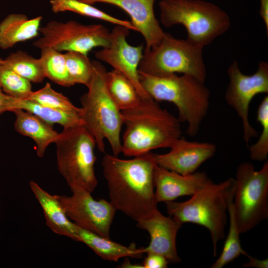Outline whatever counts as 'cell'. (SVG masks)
I'll use <instances>...</instances> for the list:
<instances>
[{"label":"cell","instance_id":"obj_1","mask_svg":"<svg viewBox=\"0 0 268 268\" xmlns=\"http://www.w3.org/2000/svg\"><path fill=\"white\" fill-rule=\"evenodd\" d=\"M110 202L115 207L137 221L157 207L154 199L151 152L121 159L105 154L102 160Z\"/></svg>","mask_w":268,"mask_h":268},{"label":"cell","instance_id":"obj_2","mask_svg":"<svg viewBox=\"0 0 268 268\" xmlns=\"http://www.w3.org/2000/svg\"><path fill=\"white\" fill-rule=\"evenodd\" d=\"M125 129L121 139L126 157L159 148H170L181 135L180 122L152 98L141 99L134 108L121 111Z\"/></svg>","mask_w":268,"mask_h":268},{"label":"cell","instance_id":"obj_3","mask_svg":"<svg viewBox=\"0 0 268 268\" xmlns=\"http://www.w3.org/2000/svg\"><path fill=\"white\" fill-rule=\"evenodd\" d=\"M138 72L140 84L149 96L174 104L180 123H187L188 135H196L209 105L210 91L204 82L186 74L154 76Z\"/></svg>","mask_w":268,"mask_h":268},{"label":"cell","instance_id":"obj_4","mask_svg":"<svg viewBox=\"0 0 268 268\" xmlns=\"http://www.w3.org/2000/svg\"><path fill=\"white\" fill-rule=\"evenodd\" d=\"M235 180L230 178L219 183L212 180L182 202H165L169 216L181 223L197 224L209 232L213 254L216 256L219 242L225 237L228 207L233 199Z\"/></svg>","mask_w":268,"mask_h":268},{"label":"cell","instance_id":"obj_5","mask_svg":"<svg viewBox=\"0 0 268 268\" xmlns=\"http://www.w3.org/2000/svg\"><path fill=\"white\" fill-rule=\"evenodd\" d=\"M92 62V74L86 86L88 90L80 99L83 126L94 137L101 152H105L104 141L107 140L113 154L118 156L122 151L121 111L107 89L105 67L99 61Z\"/></svg>","mask_w":268,"mask_h":268},{"label":"cell","instance_id":"obj_6","mask_svg":"<svg viewBox=\"0 0 268 268\" xmlns=\"http://www.w3.org/2000/svg\"><path fill=\"white\" fill-rule=\"evenodd\" d=\"M160 20L167 27L183 25L187 40L204 47L230 28V18L218 5L202 0H162Z\"/></svg>","mask_w":268,"mask_h":268},{"label":"cell","instance_id":"obj_7","mask_svg":"<svg viewBox=\"0 0 268 268\" xmlns=\"http://www.w3.org/2000/svg\"><path fill=\"white\" fill-rule=\"evenodd\" d=\"M57 168L71 191L93 192L98 184L95 173V140L83 125L64 128L55 141Z\"/></svg>","mask_w":268,"mask_h":268},{"label":"cell","instance_id":"obj_8","mask_svg":"<svg viewBox=\"0 0 268 268\" xmlns=\"http://www.w3.org/2000/svg\"><path fill=\"white\" fill-rule=\"evenodd\" d=\"M203 48L187 39H177L164 33L157 45L144 50L138 71L154 76L186 74L204 82L206 70Z\"/></svg>","mask_w":268,"mask_h":268},{"label":"cell","instance_id":"obj_9","mask_svg":"<svg viewBox=\"0 0 268 268\" xmlns=\"http://www.w3.org/2000/svg\"><path fill=\"white\" fill-rule=\"evenodd\" d=\"M234 180L232 207L241 234L268 218V161L259 170L251 163H241Z\"/></svg>","mask_w":268,"mask_h":268},{"label":"cell","instance_id":"obj_10","mask_svg":"<svg viewBox=\"0 0 268 268\" xmlns=\"http://www.w3.org/2000/svg\"><path fill=\"white\" fill-rule=\"evenodd\" d=\"M41 37L33 43L42 49L76 52L87 55L96 47H105L110 41V32L102 24H83L70 20L51 21L40 27Z\"/></svg>","mask_w":268,"mask_h":268},{"label":"cell","instance_id":"obj_11","mask_svg":"<svg viewBox=\"0 0 268 268\" xmlns=\"http://www.w3.org/2000/svg\"><path fill=\"white\" fill-rule=\"evenodd\" d=\"M229 82L225 93V100L235 110L240 118L243 130V139L247 144L258 136V132L249 120L250 103L254 97L268 93V63L261 61L252 75H246L234 61L227 69Z\"/></svg>","mask_w":268,"mask_h":268},{"label":"cell","instance_id":"obj_12","mask_svg":"<svg viewBox=\"0 0 268 268\" xmlns=\"http://www.w3.org/2000/svg\"><path fill=\"white\" fill-rule=\"evenodd\" d=\"M71 192L69 196L58 195L69 219L86 230L110 238L111 226L117 210L114 205L104 199L94 200L91 193L85 190Z\"/></svg>","mask_w":268,"mask_h":268},{"label":"cell","instance_id":"obj_13","mask_svg":"<svg viewBox=\"0 0 268 268\" xmlns=\"http://www.w3.org/2000/svg\"><path fill=\"white\" fill-rule=\"evenodd\" d=\"M129 34V29L127 28L116 25L110 32L109 45L95 52V57L126 76L135 87L141 99L150 98L140 84L138 72L143 54V45H130L127 41Z\"/></svg>","mask_w":268,"mask_h":268},{"label":"cell","instance_id":"obj_14","mask_svg":"<svg viewBox=\"0 0 268 268\" xmlns=\"http://www.w3.org/2000/svg\"><path fill=\"white\" fill-rule=\"evenodd\" d=\"M164 154L151 152L157 165L183 175L196 172L200 166L211 158L216 150V146L207 142L189 141L180 137Z\"/></svg>","mask_w":268,"mask_h":268},{"label":"cell","instance_id":"obj_15","mask_svg":"<svg viewBox=\"0 0 268 268\" xmlns=\"http://www.w3.org/2000/svg\"><path fill=\"white\" fill-rule=\"evenodd\" d=\"M136 222V226L146 231L150 236L149 245L143 248L144 253L159 254L172 263L181 261L177 253L176 237L183 224L163 215L157 208Z\"/></svg>","mask_w":268,"mask_h":268},{"label":"cell","instance_id":"obj_16","mask_svg":"<svg viewBox=\"0 0 268 268\" xmlns=\"http://www.w3.org/2000/svg\"><path fill=\"white\" fill-rule=\"evenodd\" d=\"M211 180L204 172L183 175L155 164L153 171L155 201L157 204L173 201L182 196H192Z\"/></svg>","mask_w":268,"mask_h":268},{"label":"cell","instance_id":"obj_17","mask_svg":"<svg viewBox=\"0 0 268 268\" xmlns=\"http://www.w3.org/2000/svg\"><path fill=\"white\" fill-rule=\"evenodd\" d=\"M92 4L103 2L117 6L124 10L131 18V23L143 37L146 47L149 49L157 45L164 32L160 26L154 11L155 0H79Z\"/></svg>","mask_w":268,"mask_h":268},{"label":"cell","instance_id":"obj_18","mask_svg":"<svg viewBox=\"0 0 268 268\" xmlns=\"http://www.w3.org/2000/svg\"><path fill=\"white\" fill-rule=\"evenodd\" d=\"M29 186L43 210L48 227L58 235L79 242L77 225L67 215L58 195L50 194L34 181L29 182Z\"/></svg>","mask_w":268,"mask_h":268},{"label":"cell","instance_id":"obj_19","mask_svg":"<svg viewBox=\"0 0 268 268\" xmlns=\"http://www.w3.org/2000/svg\"><path fill=\"white\" fill-rule=\"evenodd\" d=\"M11 112L16 116L15 130L20 134L32 138L36 145L37 156L43 157L47 147L55 142L59 133L53 129L51 125L25 110L14 109Z\"/></svg>","mask_w":268,"mask_h":268},{"label":"cell","instance_id":"obj_20","mask_svg":"<svg viewBox=\"0 0 268 268\" xmlns=\"http://www.w3.org/2000/svg\"><path fill=\"white\" fill-rule=\"evenodd\" d=\"M42 19L41 16L29 19L21 13L7 15L0 22V48L6 50L36 37Z\"/></svg>","mask_w":268,"mask_h":268},{"label":"cell","instance_id":"obj_21","mask_svg":"<svg viewBox=\"0 0 268 268\" xmlns=\"http://www.w3.org/2000/svg\"><path fill=\"white\" fill-rule=\"evenodd\" d=\"M79 242L90 248L102 259L117 262L123 258L140 259L143 254V248H137L134 243L126 246L95 233L86 230L77 225Z\"/></svg>","mask_w":268,"mask_h":268},{"label":"cell","instance_id":"obj_22","mask_svg":"<svg viewBox=\"0 0 268 268\" xmlns=\"http://www.w3.org/2000/svg\"><path fill=\"white\" fill-rule=\"evenodd\" d=\"M14 109L25 110L50 125L58 124L64 128L79 125H83L81 113L56 109L29 99H17L7 95L5 112H11Z\"/></svg>","mask_w":268,"mask_h":268},{"label":"cell","instance_id":"obj_23","mask_svg":"<svg viewBox=\"0 0 268 268\" xmlns=\"http://www.w3.org/2000/svg\"><path fill=\"white\" fill-rule=\"evenodd\" d=\"M105 81L110 96L121 111L134 108L140 102L141 98L136 88L122 73L115 69L107 71Z\"/></svg>","mask_w":268,"mask_h":268},{"label":"cell","instance_id":"obj_24","mask_svg":"<svg viewBox=\"0 0 268 268\" xmlns=\"http://www.w3.org/2000/svg\"><path fill=\"white\" fill-rule=\"evenodd\" d=\"M52 10L55 13L71 11L77 14L105 21L136 31L131 21L119 19L79 0H50Z\"/></svg>","mask_w":268,"mask_h":268},{"label":"cell","instance_id":"obj_25","mask_svg":"<svg viewBox=\"0 0 268 268\" xmlns=\"http://www.w3.org/2000/svg\"><path fill=\"white\" fill-rule=\"evenodd\" d=\"M40 50L39 59L45 77L61 86L73 85L67 70L64 54L51 48Z\"/></svg>","mask_w":268,"mask_h":268},{"label":"cell","instance_id":"obj_26","mask_svg":"<svg viewBox=\"0 0 268 268\" xmlns=\"http://www.w3.org/2000/svg\"><path fill=\"white\" fill-rule=\"evenodd\" d=\"M2 64L30 82L41 83L45 78L39 59L25 52L18 51L10 54Z\"/></svg>","mask_w":268,"mask_h":268},{"label":"cell","instance_id":"obj_27","mask_svg":"<svg viewBox=\"0 0 268 268\" xmlns=\"http://www.w3.org/2000/svg\"><path fill=\"white\" fill-rule=\"evenodd\" d=\"M233 199L230 201L228 207V215L229 217L228 233L222 252L218 258L211 265V268H222L225 265L232 262L240 255H243L247 257L249 255L241 247L240 240L241 233L236 222L232 207Z\"/></svg>","mask_w":268,"mask_h":268},{"label":"cell","instance_id":"obj_28","mask_svg":"<svg viewBox=\"0 0 268 268\" xmlns=\"http://www.w3.org/2000/svg\"><path fill=\"white\" fill-rule=\"evenodd\" d=\"M69 76L73 83L88 85L93 71V62L87 55L76 52L64 54Z\"/></svg>","mask_w":268,"mask_h":268},{"label":"cell","instance_id":"obj_29","mask_svg":"<svg viewBox=\"0 0 268 268\" xmlns=\"http://www.w3.org/2000/svg\"><path fill=\"white\" fill-rule=\"evenodd\" d=\"M0 86L5 94L17 99H28L33 91L29 81L2 64L0 66Z\"/></svg>","mask_w":268,"mask_h":268},{"label":"cell","instance_id":"obj_30","mask_svg":"<svg viewBox=\"0 0 268 268\" xmlns=\"http://www.w3.org/2000/svg\"><path fill=\"white\" fill-rule=\"evenodd\" d=\"M26 99L56 109L82 113L81 108L76 107L67 97L54 90L48 82L39 90L32 91Z\"/></svg>","mask_w":268,"mask_h":268},{"label":"cell","instance_id":"obj_31","mask_svg":"<svg viewBox=\"0 0 268 268\" xmlns=\"http://www.w3.org/2000/svg\"><path fill=\"white\" fill-rule=\"evenodd\" d=\"M257 119L262 127V132L257 142L249 147L251 159L266 161L268 156V95L260 103L257 113Z\"/></svg>","mask_w":268,"mask_h":268},{"label":"cell","instance_id":"obj_32","mask_svg":"<svg viewBox=\"0 0 268 268\" xmlns=\"http://www.w3.org/2000/svg\"><path fill=\"white\" fill-rule=\"evenodd\" d=\"M168 260L163 256L155 253L147 254L142 265L143 268H166Z\"/></svg>","mask_w":268,"mask_h":268},{"label":"cell","instance_id":"obj_33","mask_svg":"<svg viewBox=\"0 0 268 268\" xmlns=\"http://www.w3.org/2000/svg\"><path fill=\"white\" fill-rule=\"evenodd\" d=\"M247 257L248 258V261L243 264V266L244 267L255 268H268V259L259 260L256 258L252 257L250 255H248Z\"/></svg>","mask_w":268,"mask_h":268},{"label":"cell","instance_id":"obj_34","mask_svg":"<svg viewBox=\"0 0 268 268\" xmlns=\"http://www.w3.org/2000/svg\"><path fill=\"white\" fill-rule=\"evenodd\" d=\"M260 14L262 18L268 33V0H260Z\"/></svg>","mask_w":268,"mask_h":268},{"label":"cell","instance_id":"obj_35","mask_svg":"<svg viewBox=\"0 0 268 268\" xmlns=\"http://www.w3.org/2000/svg\"><path fill=\"white\" fill-rule=\"evenodd\" d=\"M7 94H5L0 86V114L5 112V104Z\"/></svg>","mask_w":268,"mask_h":268},{"label":"cell","instance_id":"obj_36","mask_svg":"<svg viewBox=\"0 0 268 268\" xmlns=\"http://www.w3.org/2000/svg\"><path fill=\"white\" fill-rule=\"evenodd\" d=\"M121 268H143L142 265H132L130 264V262H128L127 260H126L124 263L121 265Z\"/></svg>","mask_w":268,"mask_h":268},{"label":"cell","instance_id":"obj_37","mask_svg":"<svg viewBox=\"0 0 268 268\" xmlns=\"http://www.w3.org/2000/svg\"><path fill=\"white\" fill-rule=\"evenodd\" d=\"M3 59H2L0 57V65L2 64V62H3Z\"/></svg>","mask_w":268,"mask_h":268},{"label":"cell","instance_id":"obj_38","mask_svg":"<svg viewBox=\"0 0 268 268\" xmlns=\"http://www.w3.org/2000/svg\"></svg>","mask_w":268,"mask_h":268}]
</instances>
